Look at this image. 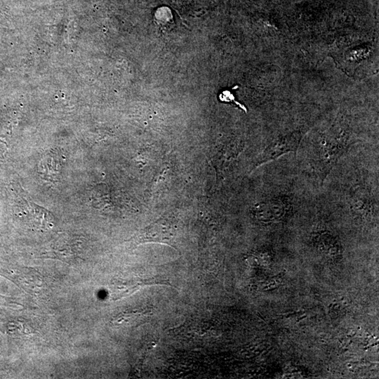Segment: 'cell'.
<instances>
[{
  "label": "cell",
  "instance_id": "6da1fadb",
  "mask_svg": "<svg viewBox=\"0 0 379 379\" xmlns=\"http://www.w3.org/2000/svg\"><path fill=\"white\" fill-rule=\"evenodd\" d=\"M175 237L176 229L172 223L167 220L160 219L140 231L131 242L135 245L159 243L174 247Z\"/></svg>",
  "mask_w": 379,
  "mask_h": 379
},
{
  "label": "cell",
  "instance_id": "3957f363",
  "mask_svg": "<svg viewBox=\"0 0 379 379\" xmlns=\"http://www.w3.org/2000/svg\"><path fill=\"white\" fill-rule=\"evenodd\" d=\"M156 284L172 286L168 280L160 277L148 279H133L131 280H117L112 284L111 295L115 299H120L130 295L140 287Z\"/></svg>",
  "mask_w": 379,
  "mask_h": 379
},
{
  "label": "cell",
  "instance_id": "7a4b0ae2",
  "mask_svg": "<svg viewBox=\"0 0 379 379\" xmlns=\"http://www.w3.org/2000/svg\"><path fill=\"white\" fill-rule=\"evenodd\" d=\"M292 209V203L285 198H272L255 205L254 214L261 222L275 223L288 216Z\"/></svg>",
  "mask_w": 379,
  "mask_h": 379
},
{
  "label": "cell",
  "instance_id": "277c9868",
  "mask_svg": "<svg viewBox=\"0 0 379 379\" xmlns=\"http://www.w3.org/2000/svg\"><path fill=\"white\" fill-rule=\"evenodd\" d=\"M300 140L299 135H294L274 142L265 149L257 165H261L266 162L277 160L287 153H297L300 144Z\"/></svg>",
  "mask_w": 379,
  "mask_h": 379
}]
</instances>
